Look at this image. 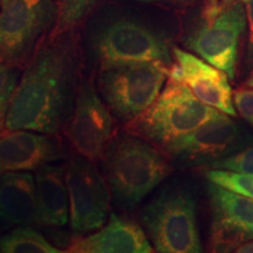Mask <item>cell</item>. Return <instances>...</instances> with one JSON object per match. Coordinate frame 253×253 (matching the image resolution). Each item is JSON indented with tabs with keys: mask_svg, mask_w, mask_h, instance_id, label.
<instances>
[{
	"mask_svg": "<svg viewBox=\"0 0 253 253\" xmlns=\"http://www.w3.org/2000/svg\"><path fill=\"white\" fill-rule=\"evenodd\" d=\"M71 32L49 37L25 66L5 130L59 135L65 129L81 84L80 54Z\"/></svg>",
	"mask_w": 253,
	"mask_h": 253,
	"instance_id": "obj_1",
	"label": "cell"
},
{
	"mask_svg": "<svg viewBox=\"0 0 253 253\" xmlns=\"http://www.w3.org/2000/svg\"><path fill=\"white\" fill-rule=\"evenodd\" d=\"M106 179L116 204H140L171 171L164 153L126 131L112 138L103 154Z\"/></svg>",
	"mask_w": 253,
	"mask_h": 253,
	"instance_id": "obj_2",
	"label": "cell"
},
{
	"mask_svg": "<svg viewBox=\"0 0 253 253\" xmlns=\"http://www.w3.org/2000/svg\"><path fill=\"white\" fill-rule=\"evenodd\" d=\"M218 109L195 96L188 86L168 78L153 104L126 123V131L157 145L161 150L212 119Z\"/></svg>",
	"mask_w": 253,
	"mask_h": 253,
	"instance_id": "obj_3",
	"label": "cell"
},
{
	"mask_svg": "<svg viewBox=\"0 0 253 253\" xmlns=\"http://www.w3.org/2000/svg\"><path fill=\"white\" fill-rule=\"evenodd\" d=\"M170 66L140 62L99 69L97 90L110 113L129 123L153 104L169 78Z\"/></svg>",
	"mask_w": 253,
	"mask_h": 253,
	"instance_id": "obj_4",
	"label": "cell"
},
{
	"mask_svg": "<svg viewBox=\"0 0 253 253\" xmlns=\"http://www.w3.org/2000/svg\"><path fill=\"white\" fill-rule=\"evenodd\" d=\"M56 19L54 0H0V61L24 69Z\"/></svg>",
	"mask_w": 253,
	"mask_h": 253,
	"instance_id": "obj_5",
	"label": "cell"
},
{
	"mask_svg": "<svg viewBox=\"0 0 253 253\" xmlns=\"http://www.w3.org/2000/svg\"><path fill=\"white\" fill-rule=\"evenodd\" d=\"M246 23L243 0L207 2L202 23L186 38L185 46L233 80Z\"/></svg>",
	"mask_w": 253,
	"mask_h": 253,
	"instance_id": "obj_6",
	"label": "cell"
},
{
	"mask_svg": "<svg viewBox=\"0 0 253 253\" xmlns=\"http://www.w3.org/2000/svg\"><path fill=\"white\" fill-rule=\"evenodd\" d=\"M142 223L161 253L202 252L195 199L184 190H168L154 198L142 213Z\"/></svg>",
	"mask_w": 253,
	"mask_h": 253,
	"instance_id": "obj_7",
	"label": "cell"
},
{
	"mask_svg": "<svg viewBox=\"0 0 253 253\" xmlns=\"http://www.w3.org/2000/svg\"><path fill=\"white\" fill-rule=\"evenodd\" d=\"M66 183L72 232L84 236L101 229L108 219L112 192L94 161L73 155L66 164Z\"/></svg>",
	"mask_w": 253,
	"mask_h": 253,
	"instance_id": "obj_8",
	"label": "cell"
},
{
	"mask_svg": "<svg viewBox=\"0 0 253 253\" xmlns=\"http://www.w3.org/2000/svg\"><path fill=\"white\" fill-rule=\"evenodd\" d=\"M94 52L99 69L140 62L173 63L166 41L144 25L129 19L104 27L95 40Z\"/></svg>",
	"mask_w": 253,
	"mask_h": 253,
	"instance_id": "obj_9",
	"label": "cell"
},
{
	"mask_svg": "<svg viewBox=\"0 0 253 253\" xmlns=\"http://www.w3.org/2000/svg\"><path fill=\"white\" fill-rule=\"evenodd\" d=\"M113 114L97 90L93 79L79 87L65 131L75 154L97 162L113 138Z\"/></svg>",
	"mask_w": 253,
	"mask_h": 253,
	"instance_id": "obj_10",
	"label": "cell"
},
{
	"mask_svg": "<svg viewBox=\"0 0 253 253\" xmlns=\"http://www.w3.org/2000/svg\"><path fill=\"white\" fill-rule=\"evenodd\" d=\"M242 142L239 126L227 114L218 110L212 119L162 151L183 166H211L238 150Z\"/></svg>",
	"mask_w": 253,
	"mask_h": 253,
	"instance_id": "obj_11",
	"label": "cell"
},
{
	"mask_svg": "<svg viewBox=\"0 0 253 253\" xmlns=\"http://www.w3.org/2000/svg\"><path fill=\"white\" fill-rule=\"evenodd\" d=\"M173 63L170 66L169 79L179 81L202 102L230 116H236L232 103V89L226 73L178 47L172 48Z\"/></svg>",
	"mask_w": 253,
	"mask_h": 253,
	"instance_id": "obj_12",
	"label": "cell"
},
{
	"mask_svg": "<svg viewBox=\"0 0 253 253\" xmlns=\"http://www.w3.org/2000/svg\"><path fill=\"white\" fill-rule=\"evenodd\" d=\"M61 157L63 148L58 135L25 129L0 132V173L37 171Z\"/></svg>",
	"mask_w": 253,
	"mask_h": 253,
	"instance_id": "obj_13",
	"label": "cell"
},
{
	"mask_svg": "<svg viewBox=\"0 0 253 253\" xmlns=\"http://www.w3.org/2000/svg\"><path fill=\"white\" fill-rule=\"evenodd\" d=\"M153 245L143 229L126 216L112 214L101 229L79 236L68 246L72 253H150Z\"/></svg>",
	"mask_w": 253,
	"mask_h": 253,
	"instance_id": "obj_14",
	"label": "cell"
},
{
	"mask_svg": "<svg viewBox=\"0 0 253 253\" xmlns=\"http://www.w3.org/2000/svg\"><path fill=\"white\" fill-rule=\"evenodd\" d=\"M37 223L62 227L69 221V195L66 166L46 164L36 171Z\"/></svg>",
	"mask_w": 253,
	"mask_h": 253,
	"instance_id": "obj_15",
	"label": "cell"
},
{
	"mask_svg": "<svg viewBox=\"0 0 253 253\" xmlns=\"http://www.w3.org/2000/svg\"><path fill=\"white\" fill-rule=\"evenodd\" d=\"M0 223L31 225L37 223L34 176L26 171L4 172L0 177Z\"/></svg>",
	"mask_w": 253,
	"mask_h": 253,
	"instance_id": "obj_16",
	"label": "cell"
},
{
	"mask_svg": "<svg viewBox=\"0 0 253 253\" xmlns=\"http://www.w3.org/2000/svg\"><path fill=\"white\" fill-rule=\"evenodd\" d=\"M208 194L214 219L240 227L253 239V198L236 194L212 182L208 183Z\"/></svg>",
	"mask_w": 253,
	"mask_h": 253,
	"instance_id": "obj_17",
	"label": "cell"
},
{
	"mask_svg": "<svg viewBox=\"0 0 253 253\" xmlns=\"http://www.w3.org/2000/svg\"><path fill=\"white\" fill-rule=\"evenodd\" d=\"M0 252L2 253H58L45 237L28 225H19L17 229L0 237Z\"/></svg>",
	"mask_w": 253,
	"mask_h": 253,
	"instance_id": "obj_18",
	"label": "cell"
},
{
	"mask_svg": "<svg viewBox=\"0 0 253 253\" xmlns=\"http://www.w3.org/2000/svg\"><path fill=\"white\" fill-rule=\"evenodd\" d=\"M250 239H252L251 237L240 227L213 218L208 248L210 252L216 253L236 252L243 243Z\"/></svg>",
	"mask_w": 253,
	"mask_h": 253,
	"instance_id": "obj_19",
	"label": "cell"
},
{
	"mask_svg": "<svg viewBox=\"0 0 253 253\" xmlns=\"http://www.w3.org/2000/svg\"><path fill=\"white\" fill-rule=\"evenodd\" d=\"M95 0H59L58 19L49 37L71 32L84 19Z\"/></svg>",
	"mask_w": 253,
	"mask_h": 253,
	"instance_id": "obj_20",
	"label": "cell"
},
{
	"mask_svg": "<svg viewBox=\"0 0 253 253\" xmlns=\"http://www.w3.org/2000/svg\"><path fill=\"white\" fill-rule=\"evenodd\" d=\"M209 182H212L236 194L253 198V173H243L226 169H211L207 171Z\"/></svg>",
	"mask_w": 253,
	"mask_h": 253,
	"instance_id": "obj_21",
	"label": "cell"
},
{
	"mask_svg": "<svg viewBox=\"0 0 253 253\" xmlns=\"http://www.w3.org/2000/svg\"><path fill=\"white\" fill-rule=\"evenodd\" d=\"M21 77V69L0 61V129L5 130V120Z\"/></svg>",
	"mask_w": 253,
	"mask_h": 253,
	"instance_id": "obj_22",
	"label": "cell"
},
{
	"mask_svg": "<svg viewBox=\"0 0 253 253\" xmlns=\"http://www.w3.org/2000/svg\"><path fill=\"white\" fill-rule=\"evenodd\" d=\"M212 169H226L243 173H253V147L239 151L232 156L221 158L210 166Z\"/></svg>",
	"mask_w": 253,
	"mask_h": 253,
	"instance_id": "obj_23",
	"label": "cell"
},
{
	"mask_svg": "<svg viewBox=\"0 0 253 253\" xmlns=\"http://www.w3.org/2000/svg\"><path fill=\"white\" fill-rule=\"evenodd\" d=\"M233 102L243 119L253 126V87H245L235 90Z\"/></svg>",
	"mask_w": 253,
	"mask_h": 253,
	"instance_id": "obj_24",
	"label": "cell"
},
{
	"mask_svg": "<svg viewBox=\"0 0 253 253\" xmlns=\"http://www.w3.org/2000/svg\"><path fill=\"white\" fill-rule=\"evenodd\" d=\"M246 12V21L249 25L248 47H246L245 63L249 68L253 67V0H243Z\"/></svg>",
	"mask_w": 253,
	"mask_h": 253,
	"instance_id": "obj_25",
	"label": "cell"
},
{
	"mask_svg": "<svg viewBox=\"0 0 253 253\" xmlns=\"http://www.w3.org/2000/svg\"><path fill=\"white\" fill-rule=\"evenodd\" d=\"M236 252H239V253H253V240L252 242H249V243H243L242 245L239 246L238 249H237Z\"/></svg>",
	"mask_w": 253,
	"mask_h": 253,
	"instance_id": "obj_26",
	"label": "cell"
},
{
	"mask_svg": "<svg viewBox=\"0 0 253 253\" xmlns=\"http://www.w3.org/2000/svg\"><path fill=\"white\" fill-rule=\"evenodd\" d=\"M135 1H141V2H185V1H191V0H135Z\"/></svg>",
	"mask_w": 253,
	"mask_h": 253,
	"instance_id": "obj_27",
	"label": "cell"
},
{
	"mask_svg": "<svg viewBox=\"0 0 253 253\" xmlns=\"http://www.w3.org/2000/svg\"><path fill=\"white\" fill-rule=\"evenodd\" d=\"M243 86L253 87V71L251 72V74H250V77L246 79V81L244 82V84H243Z\"/></svg>",
	"mask_w": 253,
	"mask_h": 253,
	"instance_id": "obj_28",
	"label": "cell"
},
{
	"mask_svg": "<svg viewBox=\"0 0 253 253\" xmlns=\"http://www.w3.org/2000/svg\"><path fill=\"white\" fill-rule=\"evenodd\" d=\"M216 1H219V0H208L207 2H216Z\"/></svg>",
	"mask_w": 253,
	"mask_h": 253,
	"instance_id": "obj_29",
	"label": "cell"
},
{
	"mask_svg": "<svg viewBox=\"0 0 253 253\" xmlns=\"http://www.w3.org/2000/svg\"><path fill=\"white\" fill-rule=\"evenodd\" d=\"M0 132H2V131H1V129H0Z\"/></svg>",
	"mask_w": 253,
	"mask_h": 253,
	"instance_id": "obj_30",
	"label": "cell"
}]
</instances>
